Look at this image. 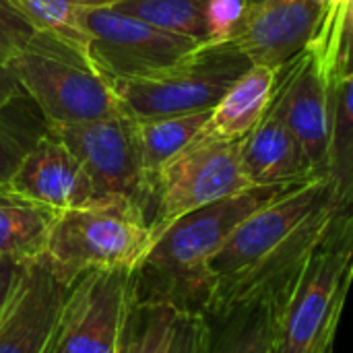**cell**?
<instances>
[{"label":"cell","mask_w":353,"mask_h":353,"mask_svg":"<svg viewBox=\"0 0 353 353\" xmlns=\"http://www.w3.org/2000/svg\"><path fill=\"white\" fill-rule=\"evenodd\" d=\"M277 70L252 64L217 101L194 143H238L271 108Z\"/></svg>","instance_id":"cell-16"},{"label":"cell","mask_w":353,"mask_h":353,"mask_svg":"<svg viewBox=\"0 0 353 353\" xmlns=\"http://www.w3.org/2000/svg\"><path fill=\"white\" fill-rule=\"evenodd\" d=\"M110 8L205 43V0H116Z\"/></svg>","instance_id":"cell-22"},{"label":"cell","mask_w":353,"mask_h":353,"mask_svg":"<svg viewBox=\"0 0 353 353\" xmlns=\"http://www.w3.org/2000/svg\"><path fill=\"white\" fill-rule=\"evenodd\" d=\"M23 263L17 261H8V259H0V306L4 304V300L8 298L19 273H21Z\"/></svg>","instance_id":"cell-29"},{"label":"cell","mask_w":353,"mask_h":353,"mask_svg":"<svg viewBox=\"0 0 353 353\" xmlns=\"http://www.w3.org/2000/svg\"><path fill=\"white\" fill-rule=\"evenodd\" d=\"M29 147L31 145H27L21 139L17 128L10 126L8 120L0 116V190L8 182V178L12 176V172L17 170L21 157Z\"/></svg>","instance_id":"cell-26"},{"label":"cell","mask_w":353,"mask_h":353,"mask_svg":"<svg viewBox=\"0 0 353 353\" xmlns=\"http://www.w3.org/2000/svg\"><path fill=\"white\" fill-rule=\"evenodd\" d=\"M252 0H205V43H230L240 33Z\"/></svg>","instance_id":"cell-25"},{"label":"cell","mask_w":353,"mask_h":353,"mask_svg":"<svg viewBox=\"0 0 353 353\" xmlns=\"http://www.w3.org/2000/svg\"><path fill=\"white\" fill-rule=\"evenodd\" d=\"M321 0H259L232 41L252 64L279 70L310 41Z\"/></svg>","instance_id":"cell-14"},{"label":"cell","mask_w":353,"mask_h":353,"mask_svg":"<svg viewBox=\"0 0 353 353\" xmlns=\"http://www.w3.org/2000/svg\"><path fill=\"white\" fill-rule=\"evenodd\" d=\"M132 300L134 269L83 273L74 281L54 353H118Z\"/></svg>","instance_id":"cell-12"},{"label":"cell","mask_w":353,"mask_h":353,"mask_svg":"<svg viewBox=\"0 0 353 353\" xmlns=\"http://www.w3.org/2000/svg\"><path fill=\"white\" fill-rule=\"evenodd\" d=\"M23 91L21 83L6 64H0V110H4L19 93Z\"/></svg>","instance_id":"cell-28"},{"label":"cell","mask_w":353,"mask_h":353,"mask_svg":"<svg viewBox=\"0 0 353 353\" xmlns=\"http://www.w3.org/2000/svg\"><path fill=\"white\" fill-rule=\"evenodd\" d=\"M240 163L250 186L306 184L319 180L300 141L273 105L256 128L240 141Z\"/></svg>","instance_id":"cell-15"},{"label":"cell","mask_w":353,"mask_h":353,"mask_svg":"<svg viewBox=\"0 0 353 353\" xmlns=\"http://www.w3.org/2000/svg\"><path fill=\"white\" fill-rule=\"evenodd\" d=\"M29 27L46 35L89 64L91 35L85 27V10L93 6H112L116 0H10ZM91 66V64H89Z\"/></svg>","instance_id":"cell-19"},{"label":"cell","mask_w":353,"mask_h":353,"mask_svg":"<svg viewBox=\"0 0 353 353\" xmlns=\"http://www.w3.org/2000/svg\"><path fill=\"white\" fill-rule=\"evenodd\" d=\"M209 114H211V110L184 114V116L134 120L139 149H141L143 178H145L151 201H153V188H155V182H157L161 170L194 143V139L203 130L205 122L209 120Z\"/></svg>","instance_id":"cell-18"},{"label":"cell","mask_w":353,"mask_h":353,"mask_svg":"<svg viewBox=\"0 0 353 353\" xmlns=\"http://www.w3.org/2000/svg\"><path fill=\"white\" fill-rule=\"evenodd\" d=\"M327 353H333V350H329V352H327Z\"/></svg>","instance_id":"cell-30"},{"label":"cell","mask_w":353,"mask_h":353,"mask_svg":"<svg viewBox=\"0 0 353 353\" xmlns=\"http://www.w3.org/2000/svg\"><path fill=\"white\" fill-rule=\"evenodd\" d=\"M81 161L105 201L128 203L151 215V199L143 178L134 118L124 112L77 124H48Z\"/></svg>","instance_id":"cell-9"},{"label":"cell","mask_w":353,"mask_h":353,"mask_svg":"<svg viewBox=\"0 0 353 353\" xmlns=\"http://www.w3.org/2000/svg\"><path fill=\"white\" fill-rule=\"evenodd\" d=\"M250 66L252 62L232 41L203 43L188 58L157 77L105 81L120 110L134 120H145L213 110Z\"/></svg>","instance_id":"cell-5"},{"label":"cell","mask_w":353,"mask_h":353,"mask_svg":"<svg viewBox=\"0 0 353 353\" xmlns=\"http://www.w3.org/2000/svg\"><path fill=\"white\" fill-rule=\"evenodd\" d=\"M203 353H273L277 294L221 314H205Z\"/></svg>","instance_id":"cell-17"},{"label":"cell","mask_w":353,"mask_h":353,"mask_svg":"<svg viewBox=\"0 0 353 353\" xmlns=\"http://www.w3.org/2000/svg\"><path fill=\"white\" fill-rule=\"evenodd\" d=\"M252 188L240 163L238 143H192L159 174L151 201L153 242L180 217Z\"/></svg>","instance_id":"cell-8"},{"label":"cell","mask_w":353,"mask_h":353,"mask_svg":"<svg viewBox=\"0 0 353 353\" xmlns=\"http://www.w3.org/2000/svg\"><path fill=\"white\" fill-rule=\"evenodd\" d=\"M54 43L58 41L35 33L10 0H0V64H8L31 48H46Z\"/></svg>","instance_id":"cell-24"},{"label":"cell","mask_w":353,"mask_h":353,"mask_svg":"<svg viewBox=\"0 0 353 353\" xmlns=\"http://www.w3.org/2000/svg\"><path fill=\"white\" fill-rule=\"evenodd\" d=\"M296 186H252L174 221L134 267V302L205 316L215 292L211 259L252 213Z\"/></svg>","instance_id":"cell-2"},{"label":"cell","mask_w":353,"mask_h":353,"mask_svg":"<svg viewBox=\"0 0 353 353\" xmlns=\"http://www.w3.org/2000/svg\"><path fill=\"white\" fill-rule=\"evenodd\" d=\"M341 205L353 207V72L335 89L331 176Z\"/></svg>","instance_id":"cell-23"},{"label":"cell","mask_w":353,"mask_h":353,"mask_svg":"<svg viewBox=\"0 0 353 353\" xmlns=\"http://www.w3.org/2000/svg\"><path fill=\"white\" fill-rule=\"evenodd\" d=\"M337 207L333 180L319 178L252 213L209 263L215 292L207 314L283 290L327 232Z\"/></svg>","instance_id":"cell-1"},{"label":"cell","mask_w":353,"mask_h":353,"mask_svg":"<svg viewBox=\"0 0 353 353\" xmlns=\"http://www.w3.org/2000/svg\"><path fill=\"white\" fill-rule=\"evenodd\" d=\"M353 72V4L347 12L343 41H341V58H339V81Z\"/></svg>","instance_id":"cell-27"},{"label":"cell","mask_w":353,"mask_h":353,"mask_svg":"<svg viewBox=\"0 0 353 353\" xmlns=\"http://www.w3.org/2000/svg\"><path fill=\"white\" fill-rule=\"evenodd\" d=\"M353 283V207L341 205L294 279L277 292L273 353L333 350Z\"/></svg>","instance_id":"cell-3"},{"label":"cell","mask_w":353,"mask_h":353,"mask_svg":"<svg viewBox=\"0 0 353 353\" xmlns=\"http://www.w3.org/2000/svg\"><path fill=\"white\" fill-rule=\"evenodd\" d=\"M252 2H259V0H252Z\"/></svg>","instance_id":"cell-31"},{"label":"cell","mask_w":353,"mask_h":353,"mask_svg":"<svg viewBox=\"0 0 353 353\" xmlns=\"http://www.w3.org/2000/svg\"><path fill=\"white\" fill-rule=\"evenodd\" d=\"M56 213L0 190V259L27 263L46 252Z\"/></svg>","instance_id":"cell-20"},{"label":"cell","mask_w":353,"mask_h":353,"mask_svg":"<svg viewBox=\"0 0 353 353\" xmlns=\"http://www.w3.org/2000/svg\"><path fill=\"white\" fill-rule=\"evenodd\" d=\"M2 192L54 213L114 203L97 192L74 153L52 132L31 143Z\"/></svg>","instance_id":"cell-13"},{"label":"cell","mask_w":353,"mask_h":353,"mask_svg":"<svg viewBox=\"0 0 353 353\" xmlns=\"http://www.w3.org/2000/svg\"><path fill=\"white\" fill-rule=\"evenodd\" d=\"M339 77L306 46L294 60L277 70L271 105L300 141L314 174L331 176L333 108Z\"/></svg>","instance_id":"cell-10"},{"label":"cell","mask_w":353,"mask_h":353,"mask_svg":"<svg viewBox=\"0 0 353 353\" xmlns=\"http://www.w3.org/2000/svg\"><path fill=\"white\" fill-rule=\"evenodd\" d=\"M48 124H77L120 114L110 83L68 48H31L6 64Z\"/></svg>","instance_id":"cell-6"},{"label":"cell","mask_w":353,"mask_h":353,"mask_svg":"<svg viewBox=\"0 0 353 353\" xmlns=\"http://www.w3.org/2000/svg\"><path fill=\"white\" fill-rule=\"evenodd\" d=\"M178 316L168 306L139 304L132 300L118 353H174Z\"/></svg>","instance_id":"cell-21"},{"label":"cell","mask_w":353,"mask_h":353,"mask_svg":"<svg viewBox=\"0 0 353 353\" xmlns=\"http://www.w3.org/2000/svg\"><path fill=\"white\" fill-rule=\"evenodd\" d=\"M89 64L103 79H151L196 52L203 41L153 27L110 6L87 8Z\"/></svg>","instance_id":"cell-7"},{"label":"cell","mask_w":353,"mask_h":353,"mask_svg":"<svg viewBox=\"0 0 353 353\" xmlns=\"http://www.w3.org/2000/svg\"><path fill=\"white\" fill-rule=\"evenodd\" d=\"M151 246L147 215L112 203L56 213L43 256L64 279L77 281L87 271L134 269Z\"/></svg>","instance_id":"cell-4"},{"label":"cell","mask_w":353,"mask_h":353,"mask_svg":"<svg viewBox=\"0 0 353 353\" xmlns=\"http://www.w3.org/2000/svg\"><path fill=\"white\" fill-rule=\"evenodd\" d=\"M72 288L43 254L23 263L0 306V353H54Z\"/></svg>","instance_id":"cell-11"}]
</instances>
